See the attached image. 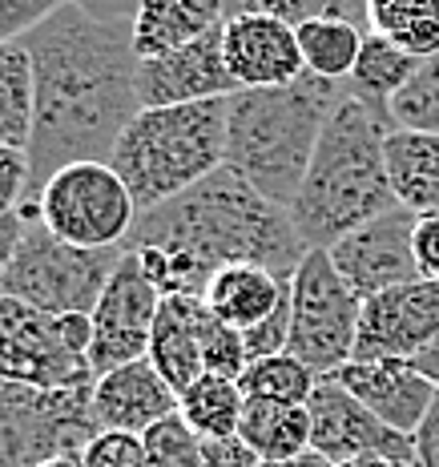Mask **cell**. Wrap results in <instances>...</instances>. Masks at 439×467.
<instances>
[{"instance_id":"21","label":"cell","mask_w":439,"mask_h":467,"mask_svg":"<svg viewBox=\"0 0 439 467\" xmlns=\"http://www.w3.org/2000/svg\"><path fill=\"white\" fill-rule=\"evenodd\" d=\"M387 173L399 206L415 218L439 213V133L392 130L387 133Z\"/></svg>"},{"instance_id":"12","label":"cell","mask_w":439,"mask_h":467,"mask_svg":"<svg viewBox=\"0 0 439 467\" xmlns=\"http://www.w3.org/2000/svg\"><path fill=\"white\" fill-rule=\"evenodd\" d=\"M307 411H310V447L319 455H327L330 463L355 460V455H387L399 467H419L412 435H399L387 423H379L335 375L319 379Z\"/></svg>"},{"instance_id":"25","label":"cell","mask_w":439,"mask_h":467,"mask_svg":"<svg viewBox=\"0 0 439 467\" xmlns=\"http://www.w3.org/2000/svg\"><path fill=\"white\" fill-rule=\"evenodd\" d=\"M415 65H419V57H412L407 48H399L395 41H387V36H379V33H367L363 48H359L355 73H350L343 85H347V93L387 109V105L395 101V93L412 81Z\"/></svg>"},{"instance_id":"4","label":"cell","mask_w":439,"mask_h":467,"mask_svg":"<svg viewBox=\"0 0 439 467\" xmlns=\"http://www.w3.org/2000/svg\"><path fill=\"white\" fill-rule=\"evenodd\" d=\"M343 97V81H323L315 73L278 89H238L230 97L226 165L262 198L290 210L307 182L319 138Z\"/></svg>"},{"instance_id":"45","label":"cell","mask_w":439,"mask_h":467,"mask_svg":"<svg viewBox=\"0 0 439 467\" xmlns=\"http://www.w3.org/2000/svg\"><path fill=\"white\" fill-rule=\"evenodd\" d=\"M335 467H399V463H392L387 455H355V460H343Z\"/></svg>"},{"instance_id":"30","label":"cell","mask_w":439,"mask_h":467,"mask_svg":"<svg viewBox=\"0 0 439 467\" xmlns=\"http://www.w3.org/2000/svg\"><path fill=\"white\" fill-rule=\"evenodd\" d=\"M392 109L395 130H419V133H439V53L419 57L412 81L395 93Z\"/></svg>"},{"instance_id":"17","label":"cell","mask_w":439,"mask_h":467,"mask_svg":"<svg viewBox=\"0 0 439 467\" xmlns=\"http://www.w3.org/2000/svg\"><path fill=\"white\" fill-rule=\"evenodd\" d=\"M141 109H165V105H193L214 101V97H234L238 85L226 69V53H222V28L202 41L178 48V53L141 61L138 73Z\"/></svg>"},{"instance_id":"33","label":"cell","mask_w":439,"mask_h":467,"mask_svg":"<svg viewBox=\"0 0 439 467\" xmlns=\"http://www.w3.org/2000/svg\"><path fill=\"white\" fill-rule=\"evenodd\" d=\"M193 323H198V343H202V363H206V375L242 379V371H246V363H250L242 330H234V327L222 323V318H214L202 298H198V310H193Z\"/></svg>"},{"instance_id":"40","label":"cell","mask_w":439,"mask_h":467,"mask_svg":"<svg viewBox=\"0 0 439 467\" xmlns=\"http://www.w3.org/2000/svg\"><path fill=\"white\" fill-rule=\"evenodd\" d=\"M25 226H28V210H13V213H0V278H5V270L13 266V254L16 246H21L25 238Z\"/></svg>"},{"instance_id":"1","label":"cell","mask_w":439,"mask_h":467,"mask_svg":"<svg viewBox=\"0 0 439 467\" xmlns=\"http://www.w3.org/2000/svg\"><path fill=\"white\" fill-rule=\"evenodd\" d=\"M21 45L33 61V202L65 165L113 158L121 133L141 113V57L130 25L97 21L73 0Z\"/></svg>"},{"instance_id":"37","label":"cell","mask_w":439,"mask_h":467,"mask_svg":"<svg viewBox=\"0 0 439 467\" xmlns=\"http://www.w3.org/2000/svg\"><path fill=\"white\" fill-rule=\"evenodd\" d=\"M415 262H419V278L439 282V213L415 218Z\"/></svg>"},{"instance_id":"28","label":"cell","mask_w":439,"mask_h":467,"mask_svg":"<svg viewBox=\"0 0 439 467\" xmlns=\"http://www.w3.org/2000/svg\"><path fill=\"white\" fill-rule=\"evenodd\" d=\"M33 138V61L25 45H0V145L28 150Z\"/></svg>"},{"instance_id":"41","label":"cell","mask_w":439,"mask_h":467,"mask_svg":"<svg viewBox=\"0 0 439 467\" xmlns=\"http://www.w3.org/2000/svg\"><path fill=\"white\" fill-rule=\"evenodd\" d=\"M73 5H81L89 16H97V21H110V25H133V16H138L141 0H73Z\"/></svg>"},{"instance_id":"36","label":"cell","mask_w":439,"mask_h":467,"mask_svg":"<svg viewBox=\"0 0 439 467\" xmlns=\"http://www.w3.org/2000/svg\"><path fill=\"white\" fill-rule=\"evenodd\" d=\"M33 190V165L21 145H0V213H13L28 202Z\"/></svg>"},{"instance_id":"14","label":"cell","mask_w":439,"mask_h":467,"mask_svg":"<svg viewBox=\"0 0 439 467\" xmlns=\"http://www.w3.org/2000/svg\"><path fill=\"white\" fill-rule=\"evenodd\" d=\"M432 343H439V282L415 278L363 303L355 358L415 363Z\"/></svg>"},{"instance_id":"31","label":"cell","mask_w":439,"mask_h":467,"mask_svg":"<svg viewBox=\"0 0 439 467\" xmlns=\"http://www.w3.org/2000/svg\"><path fill=\"white\" fill-rule=\"evenodd\" d=\"M226 16H278L295 28L315 16H339L367 28V0H226Z\"/></svg>"},{"instance_id":"15","label":"cell","mask_w":439,"mask_h":467,"mask_svg":"<svg viewBox=\"0 0 439 467\" xmlns=\"http://www.w3.org/2000/svg\"><path fill=\"white\" fill-rule=\"evenodd\" d=\"M222 53L238 89H278L307 77L298 28L278 16H226Z\"/></svg>"},{"instance_id":"16","label":"cell","mask_w":439,"mask_h":467,"mask_svg":"<svg viewBox=\"0 0 439 467\" xmlns=\"http://www.w3.org/2000/svg\"><path fill=\"white\" fill-rule=\"evenodd\" d=\"M335 379L399 435H415L439 395V387L407 358H350Z\"/></svg>"},{"instance_id":"34","label":"cell","mask_w":439,"mask_h":467,"mask_svg":"<svg viewBox=\"0 0 439 467\" xmlns=\"http://www.w3.org/2000/svg\"><path fill=\"white\" fill-rule=\"evenodd\" d=\"M65 5L69 0H0V45L25 41L37 25H45Z\"/></svg>"},{"instance_id":"18","label":"cell","mask_w":439,"mask_h":467,"mask_svg":"<svg viewBox=\"0 0 439 467\" xmlns=\"http://www.w3.org/2000/svg\"><path fill=\"white\" fill-rule=\"evenodd\" d=\"M93 415L101 431L145 435L153 423L178 415V391L158 375L150 358H138L93 379Z\"/></svg>"},{"instance_id":"23","label":"cell","mask_w":439,"mask_h":467,"mask_svg":"<svg viewBox=\"0 0 439 467\" xmlns=\"http://www.w3.org/2000/svg\"><path fill=\"white\" fill-rule=\"evenodd\" d=\"M238 440L258 460H290L310 447V411L307 403H275V399H246L238 423Z\"/></svg>"},{"instance_id":"42","label":"cell","mask_w":439,"mask_h":467,"mask_svg":"<svg viewBox=\"0 0 439 467\" xmlns=\"http://www.w3.org/2000/svg\"><path fill=\"white\" fill-rule=\"evenodd\" d=\"M258 467H335L327 455H319L315 447H307L302 455H290V460H262Z\"/></svg>"},{"instance_id":"11","label":"cell","mask_w":439,"mask_h":467,"mask_svg":"<svg viewBox=\"0 0 439 467\" xmlns=\"http://www.w3.org/2000/svg\"><path fill=\"white\" fill-rule=\"evenodd\" d=\"M162 310V290L145 278L141 262L125 250L117 262L110 286L97 298L89 323H93V347H89V367L93 375H105L113 367L138 363L150 355L153 323Z\"/></svg>"},{"instance_id":"19","label":"cell","mask_w":439,"mask_h":467,"mask_svg":"<svg viewBox=\"0 0 439 467\" xmlns=\"http://www.w3.org/2000/svg\"><path fill=\"white\" fill-rule=\"evenodd\" d=\"M290 298V278L275 270L258 266V262H230V266L214 270L202 303L214 318H222L234 330H255Z\"/></svg>"},{"instance_id":"38","label":"cell","mask_w":439,"mask_h":467,"mask_svg":"<svg viewBox=\"0 0 439 467\" xmlns=\"http://www.w3.org/2000/svg\"><path fill=\"white\" fill-rule=\"evenodd\" d=\"M262 460L246 443L234 440H206V467H258Z\"/></svg>"},{"instance_id":"3","label":"cell","mask_w":439,"mask_h":467,"mask_svg":"<svg viewBox=\"0 0 439 467\" xmlns=\"http://www.w3.org/2000/svg\"><path fill=\"white\" fill-rule=\"evenodd\" d=\"M395 130L392 109L347 93L330 113L319 150L310 158L290 218L307 250H327L350 230L383 218L399 206L387 173V133Z\"/></svg>"},{"instance_id":"39","label":"cell","mask_w":439,"mask_h":467,"mask_svg":"<svg viewBox=\"0 0 439 467\" xmlns=\"http://www.w3.org/2000/svg\"><path fill=\"white\" fill-rule=\"evenodd\" d=\"M412 443H415L419 467H439V395H435L432 411H427V420L419 423V431L412 435Z\"/></svg>"},{"instance_id":"29","label":"cell","mask_w":439,"mask_h":467,"mask_svg":"<svg viewBox=\"0 0 439 467\" xmlns=\"http://www.w3.org/2000/svg\"><path fill=\"white\" fill-rule=\"evenodd\" d=\"M242 391L246 399H275V403H310L319 387V375L310 371L302 358H295L290 350L270 358H250L242 371Z\"/></svg>"},{"instance_id":"7","label":"cell","mask_w":439,"mask_h":467,"mask_svg":"<svg viewBox=\"0 0 439 467\" xmlns=\"http://www.w3.org/2000/svg\"><path fill=\"white\" fill-rule=\"evenodd\" d=\"M93 323L89 315H45V310L0 295V383L25 387H85Z\"/></svg>"},{"instance_id":"27","label":"cell","mask_w":439,"mask_h":467,"mask_svg":"<svg viewBox=\"0 0 439 467\" xmlns=\"http://www.w3.org/2000/svg\"><path fill=\"white\" fill-rule=\"evenodd\" d=\"M367 33H379L412 57L439 53V0H367Z\"/></svg>"},{"instance_id":"8","label":"cell","mask_w":439,"mask_h":467,"mask_svg":"<svg viewBox=\"0 0 439 467\" xmlns=\"http://www.w3.org/2000/svg\"><path fill=\"white\" fill-rule=\"evenodd\" d=\"M37 218L81 250H121L138 226V202L110 161H73L33 198Z\"/></svg>"},{"instance_id":"22","label":"cell","mask_w":439,"mask_h":467,"mask_svg":"<svg viewBox=\"0 0 439 467\" xmlns=\"http://www.w3.org/2000/svg\"><path fill=\"white\" fill-rule=\"evenodd\" d=\"M193 310H198V298H162L153 338H150V355H145L178 395L206 375Z\"/></svg>"},{"instance_id":"13","label":"cell","mask_w":439,"mask_h":467,"mask_svg":"<svg viewBox=\"0 0 439 467\" xmlns=\"http://www.w3.org/2000/svg\"><path fill=\"white\" fill-rule=\"evenodd\" d=\"M335 270L343 282L355 290L359 298H375L392 286L419 278L415 262V213L395 206L383 218L367 222V226L350 230L347 238H339L335 246H327Z\"/></svg>"},{"instance_id":"10","label":"cell","mask_w":439,"mask_h":467,"mask_svg":"<svg viewBox=\"0 0 439 467\" xmlns=\"http://www.w3.org/2000/svg\"><path fill=\"white\" fill-rule=\"evenodd\" d=\"M363 298L343 282L327 250H307L290 278V355L319 379L355 358Z\"/></svg>"},{"instance_id":"5","label":"cell","mask_w":439,"mask_h":467,"mask_svg":"<svg viewBox=\"0 0 439 467\" xmlns=\"http://www.w3.org/2000/svg\"><path fill=\"white\" fill-rule=\"evenodd\" d=\"M230 97L141 109L121 133L110 165L130 186L138 210H158L226 165Z\"/></svg>"},{"instance_id":"9","label":"cell","mask_w":439,"mask_h":467,"mask_svg":"<svg viewBox=\"0 0 439 467\" xmlns=\"http://www.w3.org/2000/svg\"><path fill=\"white\" fill-rule=\"evenodd\" d=\"M97 435L93 383L53 391L0 383V467H37L48 455L85 451Z\"/></svg>"},{"instance_id":"6","label":"cell","mask_w":439,"mask_h":467,"mask_svg":"<svg viewBox=\"0 0 439 467\" xmlns=\"http://www.w3.org/2000/svg\"><path fill=\"white\" fill-rule=\"evenodd\" d=\"M25 210L28 226L13 254V266L0 278V295L45 310V315H93L125 250L69 246L37 218L33 202H25Z\"/></svg>"},{"instance_id":"44","label":"cell","mask_w":439,"mask_h":467,"mask_svg":"<svg viewBox=\"0 0 439 467\" xmlns=\"http://www.w3.org/2000/svg\"><path fill=\"white\" fill-rule=\"evenodd\" d=\"M37 467H85V455L81 451H61V455H48L45 463Z\"/></svg>"},{"instance_id":"2","label":"cell","mask_w":439,"mask_h":467,"mask_svg":"<svg viewBox=\"0 0 439 467\" xmlns=\"http://www.w3.org/2000/svg\"><path fill=\"white\" fill-rule=\"evenodd\" d=\"M133 246L173 250L206 278L230 262H258L282 278H295L298 262L307 258V242L295 230L290 210L262 198L230 165L170 198L165 206L138 213V226L121 250Z\"/></svg>"},{"instance_id":"43","label":"cell","mask_w":439,"mask_h":467,"mask_svg":"<svg viewBox=\"0 0 439 467\" xmlns=\"http://www.w3.org/2000/svg\"><path fill=\"white\" fill-rule=\"evenodd\" d=\"M415 367H419V371H423V375H427V379H432V383L439 387V343H432V347H427L423 355L415 358Z\"/></svg>"},{"instance_id":"24","label":"cell","mask_w":439,"mask_h":467,"mask_svg":"<svg viewBox=\"0 0 439 467\" xmlns=\"http://www.w3.org/2000/svg\"><path fill=\"white\" fill-rule=\"evenodd\" d=\"M246 411V391L238 379L226 375H202L178 395V415L202 440H234Z\"/></svg>"},{"instance_id":"20","label":"cell","mask_w":439,"mask_h":467,"mask_svg":"<svg viewBox=\"0 0 439 467\" xmlns=\"http://www.w3.org/2000/svg\"><path fill=\"white\" fill-rule=\"evenodd\" d=\"M226 25V0H141L130 33L141 61L178 53Z\"/></svg>"},{"instance_id":"32","label":"cell","mask_w":439,"mask_h":467,"mask_svg":"<svg viewBox=\"0 0 439 467\" xmlns=\"http://www.w3.org/2000/svg\"><path fill=\"white\" fill-rule=\"evenodd\" d=\"M145 440V467H206V440L182 415L153 423Z\"/></svg>"},{"instance_id":"26","label":"cell","mask_w":439,"mask_h":467,"mask_svg":"<svg viewBox=\"0 0 439 467\" xmlns=\"http://www.w3.org/2000/svg\"><path fill=\"white\" fill-rule=\"evenodd\" d=\"M367 28L339 21V16H315V21L298 25V45L307 73L323 77V81H347L355 73L359 48H363Z\"/></svg>"},{"instance_id":"35","label":"cell","mask_w":439,"mask_h":467,"mask_svg":"<svg viewBox=\"0 0 439 467\" xmlns=\"http://www.w3.org/2000/svg\"><path fill=\"white\" fill-rule=\"evenodd\" d=\"M81 455L85 467H145V440L130 431H101Z\"/></svg>"}]
</instances>
